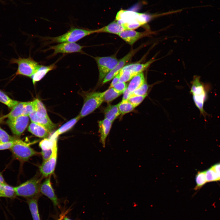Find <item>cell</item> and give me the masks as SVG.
<instances>
[{"mask_svg":"<svg viewBox=\"0 0 220 220\" xmlns=\"http://www.w3.org/2000/svg\"><path fill=\"white\" fill-rule=\"evenodd\" d=\"M200 77L195 76L192 82L191 92L193 95V99L200 113L206 118L208 114L204 108V103L208 98V94L211 89L209 83H204L200 80Z\"/></svg>","mask_w":220,"mask_h":220,"instance_id":"cell-1","label":"cell"},{"mask_svg":"<svg viewBox=\"0 0 220 220\" xmlns=\"http://www.w3.org/2000/svg\"><path fill=\"white\" fill-rule=\"evenodd\" d=\"M96 33V30H90L75 27H71L65 33L55 37H47L48 43L64 42H75L84 37Z\"/></svg>","mask_w":220,"mask_h":220,"instance_id":"cell-2","label":"cell"},{"mask_svg":"<svg viewBox=\"0 0 220 220\" xmlns=\"http://www.w3.org/2000/svg\"><path fill=\"white\" fill-rule=\"evenodd\" d=\"M41 179L35 177L14 187L16 195L30 198L39 196Z\"/></svg>","mask_w":220,"mask_h":220,"instance_id":"cell-3","label":"cell"},{"mask_svg":"<svg viewBox=\"0 0 220 220\" xmlns=\"http://www.w3.org/2000/svg\"><path fill=\"white\" fill-rule=\"evenodd\" d=\"M30 145L29 144L16 138L10 149L13 157L20 161L24 162L28 161L32 156L40 154V153L32 148Z\"/></svg>","mask_w":220,"mask_h":220,"instance_id":"cell-4","label":"cell"},{"mask_svg":"<svg viewBox=\"0 0 220 220\" xmlns=\"http://www.w3.org/2000/svg\"><path fill=\"white\" fill-rule=\"evenodd\" d=\"M104 92L88 93L85 96L84 103L79 114L81 118L94 112L104 101Z\"/></svg>","mask_w":220,"mask_h":220,"instance_id":"cell-5","label":"cell"},{"mask_svg":"<svg viewBox=\"0 0 220 220\" xmlns=\"http://www.w3.org/2000/svg\"><path fill=\"white\" fill-rule=\"evenodd\" d=\"M11 63L18 65L15 76L20 75L31 77L38 68L39 64L31 56L27 58L19 57L17 59H12Z\"/></svg>","mask_w":220,"mask_h":220,"instance_id":"cell-6","label":"cell"},{"mask_svg":"<svg viewBox=\"0 0 220 220\" xmlns=\"http://www.w3.org/2000/svg\"><path fill=\"white\" fill-rule=\"evenodd\" d=\"M146 14L124 10H121L117 13L116 20L119 24H135L140 26L146 23L149 20Z\"/></svg>","mask_w":220,"mask_h":220,"instance_id":"cell-7","label":"cell"},{"mask_svg":"<svg viewBox=\"0 0 220 220\" xmlns=\"http://www.w3.org/2000/svg\"><path fill=\"white\" fill-rule=\"evenodd\" d=\"M94 59L99 70L100 82L103 80L106 75L115 68L118 62L115 56L96 57Z\"/></svg>","mask_w":220,"mask_h":220,"instance_id":"cell-8","label":"cell"},{"mask_svg":"<svg viewBox=\"0 0 220 220\" xmlns=\"http://www.w3.org/2000/svg\"><path fill=\"white\" fill-rule=\"evenodd\" d=\"M84 46L75 42H64L56 45L50 46L47 50H53V53L50 57L55 56L58 53L68 54L74 53H84L82 49Z\"/></svg>","mask_w":220,"mask_h":220,"instance_id":"cell-9","label":"cell"},{"mask_svg":"<svg viewBox=\"0 0 220 220\" xmlns=\"http://www.w3.org/2000/svg\"><path fill=\"white\" fill-rule=\"evenodd\" d=\"M28 116H21L12 119H8L6 123L12 133L20 136L24 131L28 124Z\"/></svg>","mask_w":220,"mask_h":220,"instance_id":"cell-10","label":"cell"},{"mask_svg":"<svg viewBox=\"0 0 220 220\" xmlns=\"http://www.w3.org/2000/svg\"><path fill=\"white\" fill-rule=\"evenodd\" d=\"M57 143L54 146L51 156L46 160L43 161L40 166L39 170L42 177H47L53 173L57 163Z\"/></svg>","mask_w":220,"mask_h":220,"instance_id":"cell-11","label":"cell"},{"mask_svg":"<svg viewBox=\"0 0 220 220\" xmlns=\"http://www.w3.org/2000/svg\"><path fill=\"white\" fill-rule=\"evenodd\" d=\"M58 136L54 132L48 138H44L39 143L41 149V153L43 161L48 160L51 156L53 149L55 144L57 143Z\"/></svg>","mask_w":220,"mask_h":220,"instance_id":"cell-12","label":"cell"},{"mask_svg":"<svg viewBox=\"0 0 220 220\" xmlns=\"http://www.w3.org/2000/svg\"><path fill=\"white\" fill-rule=\"evenodd\" d=\"M134 50H132L118 61L115 68L110 71L103 80L102 84L110 81L117 75L124 66L125 65L131 58L135 53Z\"/></svg>","mask_w":220,"mask_h":220,"instance_id":"cell-13","label":"cell"},{"mask_svg":"<svg viewBox=\"0 0 220 220\" xmlns=\"http://www.w3.org/2000/svg\"><path fill=\"white\" fill-rule=\"evenodd\" d=\"M32 122L43 126L50 132L55 127V125L51 120L48 116H46L34 111L29 116Z\"/></svg>","mask_w":220,"mask_h":220,"instance_id":"cell-14","label":"cell"},{"mask_svg":"<svg viewBox=\"0 0 220 220\" xmlns=\"http://www.w3.org/2000/svg\"><path fill=\"white\" fill-rule=\"evenodd\" d=\"M50 178L51 175L47 177L44 181L41 184L40 192L49 198L54 205L56 206L58 205V200L52 185Z\"/></svg>","mask_w":220,"mask_h":220,"instance_id":"cell-15","label":"cell"},{"mask_svg":"<svg viewBox=\"0 0 220 220\" xmlns=\"http://www.w3.org/2000/svg\"><path fill=\"white\" fill-rule=\"evenodd\" d=\"M57 62L47 66L39 64L31 77L32 79L33 84L35 85L36 82L41 80L49 72L56 69L57 67L56 65Z\"/></svg>","mask_w":220,"mask_h":220,"instance_id":"cell-16","label":"cell"},{"mask_svg":"<svg viewBox=\"0 0 220 220\" xmlns=\"http://www.w3.org/2000/svg\"><path fill=\"white\" fill-rule=\"evenodd\" d=\"M146 34L133 30H127L119 33L118 35L126 42L130 45H133L138 39L145 36Z\"/></svg>","mask_w":220,"mask_h":220,"instance_id":"cell-17","label":"cell"},{"mask_svg":"<svg viewBox=\"0 0 220 220\" xmlns=\"http://www.w3.org/2000/svg\"><path fill=\"white\" fill-rule=\"evenodd\" d=\"M112 122L105 118L98 122L99 131L100 134V141L105 147L106 138L111 127Z\"/></svg>","mask_w":220,"mask_h":220,"instance_id":"cell-18","label":"cell"},{"mask_svg":"<svg viewBox=\"0 0 220 220\" xmlns=\"http://www.w3.org/2000/svg\"><path fill=\"white\" fill-rule=\"evenodd\" d=\"M125 30L126 29L123 25L120 24L117 21H115L106 26L96 30V33L106 32L118 35L119 33Z\"/></svg>","mask_w":220,"mask_h":220,"instance_id":"cell-19","label":"cell"},{"mask_svg":"<svg viewBox=\"0 0 220 220\" xmlns=\"http://www.w3.org/2000/svg\"><path fill=\"white\" fill-rule=\"evenodd\" d=\"M154 61L151 60L145 64L134 63L128 64L124 66L120 71L123 72L129 70L136 75L147 69Z\"/></svg>","mask_w":220,"mask_h":220,"instance_id":"cell-20","label":"cell"},{"mask_svg":"<svg viewBox=\"0 0 220 220\" xmlns=\"http://www.w3.org/2000/svg\"><path fill=\"white\" fill-rule=\"evenodd\" d=\"M28 130L36 136L41 138H46L50 132L43 126L33 122L30 124Z\"/></svg>","mask_w":220,"mask_h":220,"instance_id":"cell-21","label":"cell"},{"mask_svg":"<svg viewBox=\"0 0 220 220\" xmlns=\"http://www.w3.org/2000/svg\"><path fill=\"white\" fill-rule=\"evenodd\" d=\"M145 82L144 75L143 72L134 76L130 81L127 89L131 93L141 86Z\"/></svg>","mask_w":220,"mask_h":220,"instance_id":"cell-22","label":"cell"},{"mask_svg":"<svg viewBox=\"0 0 220 220\" xmlns=\"http://www.w3.org/2000/svg\"><path fill=\"white\" fill-rule=\"evenodd\" d=\"M120 114L118 104L109 105L106 108L104 111L105 118L112 122Z\"/></svg>","mask_w":220,"mask_h":220,"instance_id":"cell-23","label":"cell"},{"mask_svg":"<svg viewBox=\"0 0 220 220\" xmlns=\"http://www.w3.org/2000/svg\"><path fill=\"white\" fill-rule=\"evenodd\" d=\"M39 196L31 198L28 203L33 220H40L38 213V200Z\"/></svg>","mask_w":220,"mask_h":220,"instance_id":"cell-24","label":"cell"},{"mask_svg":"<svg viewBox=\"0 0 220 220\" xmlns=\"http://www.w3.org/2000/svg\"><path fill=\"white\" fill-rule=\"evenodd\" d=\"M26 102H19L12 109L11 111L7 114L8 119H12L23 116L24 106Z\"/></svg>","mask_w":220,"mask_h":220,"instance_id":"cell-25","label":"cell"},{"mask_svg":"<svg viewBox=\"0 0 220 220\" xmlns=\"http://www.w3.org/2000/svg\"><path fill=\"white\" fill-rule=\"evenodd\" d=\"M80 118L81 117L79 115L76 117L62 125L55 132L59 136L60 135L68 131L72 128Z\"/></svg>","mask_w":220,"mask_h":220,"instance_id":"cell-26","label":"cell"},{"mask_svg":"<svg viewBox=\"0 0 220 220\" xmlns=\"http://www.w3.org/2000/svg\"><path fill=\"white\" fill-rule=\"evenodd\" d=\"M196 185L194 189L196 191L201 188L207 183L205 175V170L199 171L197 172L195 176Z\"/></svg>","mask_w":220,"mask_h":220,"instance_id":"cell-27","label":"cell"},{"mask_svg":"<svg viewBox=\"0 0 220 220\" xmlns=\"http://www.w3.org/2000/svg\"><path fill=\"white\" fill-rule=\"evenodd\" d=\"M121 94L113 87L109 88L104 92V101L109 102L119 97Z\"/></svg>","mask_w":220,"mask_h":220,"instance_id":"cell-28","label":"cell"},{"mask_svg":"<svg viewBox=\"0 0 220 220\" xmlns=\"http://www.w3.org/2000/svg\"><path fill=\"white\" fill-rule=\"evenodd\" d=\"M0 102L6 105L9 108L12 109L19 101L12 99L0 90Z\"/></svg>","mask_w":220,"mask_h":220,"instance_id":"cell-29","label":"cell"},{"mask_svg":"<svg viewBox=\"0 0 220 220\" xmlns=\"http://www.w3.org/2000/svg\"><path fill=\"white\" fill-rule=\"evenodd\" d=\"M16 195L14 187L6 183L2 185L0 190V197L11 198Z\"/></svg>","mask_w":220,"mask_h":220,"instance_id":"cell-30","label":"cell"},{"mask_svg":"<svg viewBox=\"0 0 220 220\" xmlns=\"http://www.w3.org/2000/svg\"><path fill=\"white\" fill-rule=\"evenodd\" d=\"M119 111L122 115L130 112L134 109L135 107L128 100L122 101L118 104Z\"/></svg>","mask_w":220,"mask_h":220,"instance_id":"cell-31","label":"cell"},{"mask_svg":"<svg viewBox=\"0 0 220 220\" xmlns=\"http://www.w3.org/2000/svg\"><path fill=\"white\" fill-rule=\"evenodd\" d=\"M148 87V85L147 84L146 82L145 81L144 83L141 86L131 93L130 96L134 95L144 96L147 95V93Z\"/></svg>","mask_w":220,"mask_h":220,"instance_id":"cell-32","label":"cell"},{"mask_svg":"<svg viewBox=\"0 0 220 220\" xmlns=\"http://www.w3.org/2000/svg\"><path fill=\"white\" fill-rule=\"evenodd\" d=\"M120 77L119 82H125L131 80L134 76L136 75L133 73L129 70H126L121 72L120 71Z\"/></svg>","mask_w":220,"mask_h":220,"instance_id":"cell-33","label":"cell"},{"mask_svg":"<svg viewBox=\"0 0 220 220\" xmlns=\"http://www.w3.org/2000/svg\"><path fill=\"white\" fill-rule=\"evenodd\" d=\"M16 139L9 135L5 131L0 127V143L13 141Z\"/></svg>","mask_w":220,"mask_h":220,"instance_id":"cell-34","label":"cell"},{"mask_svg":"<svg viewBox=\"0 0 220 220\" xmlns=\"http://www.w3.org/2000/svg\"><path fill=\"white\" fill-rule=\"evenodd\" d=\"M35 106V110L37 112L48 116L46 109L43 103L39 100L36 99L34 100Z\"/></svg>","mask_w":220,"mask_h":220,"instance_id":"cell-35","label":"cell"},{"mask_svg":"<svg viewBox=\"0 0 220 220\" xmlns=\"http://www.w3.org/2000/svg\"><path fill=\"white\" fill-rule=\"evenodd\" d=\"M35 110V106L34 100L32 101L26 102L23 116H29L31 113Z\"/></svg>","mask_w":220,"mask_h":220,"instance_id":"cell-36","label":"cell"},{"mask_svg":"<svg viewBox=\"0 0 220 220\" xmlns=\"http://www.w3.org/2000/svg\"><path fill=\"white\" fill-rule=\"evenodd\" d=\"M147 95L144 96H131L127 100L135 108L139 105L144 100Z\"/></svg>","mask_w":220,"mask_h":220,"instance_id":"cell-37","label":"cell"},{"mask_svg":"<svg viewBox=\"0 0 220 220\" xmlns=\"http://www.w3.org/2000/svg\"><path fill=\"white\" fill-rule=\"evenodd\" d=\"M113 88L117 91L122 94L127 88V84L125 82H119Z\"/></svg>","mask_w":220,"mask_h":220,"instance_id":"cell-38","label":"cell"},{"mask_svg":"<svg viewBox=\"0 0 220 220\" xmlns=\"http://www.w3.org/2000/svg\"><path fill=\"white\" fill-rule=\"evenodd\" d=\"M15 140L7 142L0 143V150L10 149L13 145Z\"/></svg>","mask_w":220,"mask_h":220,"instance_id":"cell-39","label":"cell"},{"mask_svg":"<svg viewBox=\"0 0 220 220\" xmlns=\"http://www.w3.org/2000/svg\"><path fill=\"white\" fill-rule=\"evenodd\" d=\"M215 174L218 179V181H220V162L216 163L212 166Z\"/></svg>","mask_w":220,"mask_h":220,"instance_id":"cell-40","label":"cell"},{"mask_svg":"<svg viewBox=\"0 0 220 220\" xmlns=\"http://www.w3.org/2000/svg\"><path fill=\"white\" fill-rule=\"evenodd\" d=\"M120 75V73L119 72V73L113 78L110 84L109 88L113 87L115 85L119 82Z\"/></svg>","mask_w":220,"mask_h":220,"instance_id":"cell-41","label":"cell"},{"mask_svg":"<svg viewBox=\"0 0 220 220\" xmlns=\"http://www.w3.org/2000/svg\"><path fill=\"white\" fill-rule=\"evenodd\" d=\"M123 93L122 101L127 100L130 96V93L127 88L124 90Z\"/></svg>","mask_w":220,"mask_h":220,"instance_id":"cell-42","label":"cell"},{"mask_svg":"<svg viewBox=\"0 0 220 220\" xmlns=\"http://www.w3.org/2000/svg\"><path fill=\"white\" fill-rule=\"evenodd\" d=\"M0 184L2 185L6 184L3 176L1 173H0Z\"/></svg>","mask_w":220,"mask_h":220,"instance_id":"cell-43","label":"cell"},{"mask_svg":"<svg viewBox=\"0 0 220 220\" xmlns=\"http://www.w3.org/2000/svg\"><path fill=\"white\" fill-rule=\"evenodd\" d=\"M6 118H7V114L0 116V125L2 123L5 119Z\"/></svg>","mask_w":220,"mask_h":220,"instance_id":"cell-44","label":"cell"},{"mask_svg":"<svg viewBox=\"0 0 220 220\" xmlns=\"http://www.w3.org/2000/svg\"><path fill=\"white\" fill-rule=\"evenodd\" d=\"M64 220H72L71 219L67 217H65L64 218Z\"/></svg>","mask_w":220,"mask_h":220,"instance_id":"cell-45","label":"cell"},{"mask_svg":"<svg viewBox=\"0 0 220 220\" xmlns=\"http://www.w3.org/2000/svg\"><path fill=\"white\" fill-rule=\"evenodd\" d=\"M3 185L2 184H0V190L1 189Z\"/></svg>","mask_w":220,"mask_h":220,"instance_id":"cell-46","label":"cell"},{"mask_svg":"<svg viewBox=\"0 0 220 220\" xmlns=\"http://www.w3.org/2000/svg\"><path fill=\"white\" fill-rule=\"evenodd\" d=\"M61 219H58V220H61Z\"/></svg>","mask_w":220,"mask_h":220,"instance_id":"cell-47","label":"cell"}]
</instances>
